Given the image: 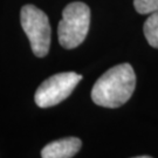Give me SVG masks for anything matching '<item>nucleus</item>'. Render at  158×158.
I'll return each instance as SVG.
<instances>
[{"label":"nucleus","mask_w":158,"mask_h":158,"mask_svg":"<svg viewBox=\"0 0 158 158\" xmlns=\"http://www.w3.org/2000/svg\"><path fill=\"white\" fill-rule=\"evenodd\" d=\"M82 142L77 137H66L47 144L42 151L44 158H70L80 151Z\"/></svg>","instance_id":"39448f33"},{"label":"nucleus","mask_w":158,"mask_h":158,"mask_svg":"<svg viewBox=\"0 0 158 158\" xmlns=\"http://www.w3.org/2000/svg\"><path fill=\"white\" fill-rule=\"evenodd\" d=\"M136 87V75L129 63L110 68L91 89L93 102L104 108H118L129 101Z\"/></svg>","instance_id":"f257e3e1"},{"label":"nucleus","mask_w":158,"mask_h":158,"mask_svg":"<svg viewBox=\"0 0 158 158\" xmlns=\"http://www.w3.org/2000/svg\"><path fill=\"white\" fill-rule=\"evenodd\" d=\"M21 26L28 36L34 55L44 57L51 45V25L48 17L34 5H25L20 13Z\"/></svg>","instance_id":"7ed1b4c3"},{"label":"nucleus","mask_w":158,"mask_h":158,"mask_svg":"<svg viewBox=\"0 0 158 158\" xmlns=\"http://www.w3.org/2000/svg\"><path fill=\"white\" fill-rule=\"evenodd\" d=\"M90 25V10L83 2H70L62 12L57 27L59 42L66 49H73L85 39Z\"/></svg>","instance_id":"f03ea898"},{"label":"nucleus","mask_w":158,"mask_h":158,"mask_svg":"<svg viewBox=\"0 0 158 158\" xmlns=\"http://www.w3.org/2000/svg\"><path fill=\"white\" fill-rule=\"evenodd\" d=\"M134 6L139 14H151L158 11V0H134Z\"/></svg>","instance_id":"0eeeda50"},{"label":"nucleus","mask_w":158,"mask_h":158,"mask_svg":"<svg viewBox=\"0 0 158 158\" xmlns=\"http://www.w3.org/2000/svg\"><path fill=\"white\" fill-rule=\"evenodd\" d=\"M143 31L149 45L153 48H158V11L149 15L144 23Z\"/></svg>","instance_id":"423d86ee"},{"label":"nucleus","mask_w":158,"mask_h":158,"mask_svg":"<svg viewBox=\"0 0 158 158\" xmlns=\"http://www.w3.org/2000/svg\"><path fill=\"white\" fill-rule=\"evenodd\" d=\"M82 76L74 72L53 75L44 81L35 91L34 101L40 108L56 106L70 95Z\"/></svg>","instance_id":"20e7f679"}]
</instances>
